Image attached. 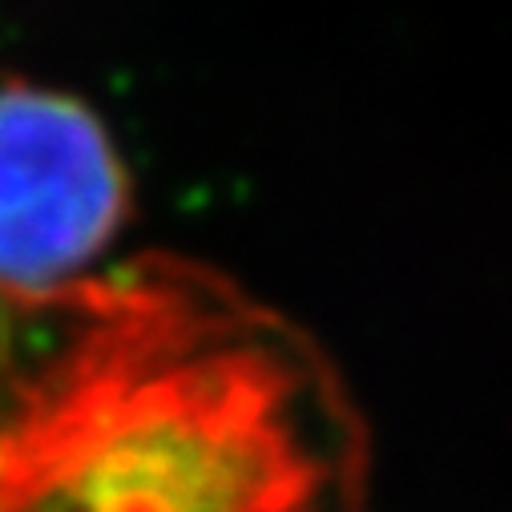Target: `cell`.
I'll list each match as a JSON object with an SVG mask.
<instances>
[{
    "label": "cell",
    "instance_id": "1",
    "mask_svg": "<svg viewBox=\"0 0 512 512\" xmlns=\"http://www.w3.org/2000/svg\"><path fill=\"white\" fill-rule=\"evenodd\" d=\"M0 400V512H355L359 424L323 359L206 275H101Z\"/></svg>",
    "mask_w": 512,
    "mask_h": 512
},
{
    "label": "cell",
    "instance_id": "2",
    "mask_svg": "<svg viewBox=\"0 0 512 512\" xmlns=\"http://www.w3.org/2000/svg\"><path fill=\"white\" fill-rule=\"evenodd\" d=\"M130 218V174L69 93L0 81V307L61 311Z\"/></svg>",
    "mask_w": 512,
    "mask_h": 512
}]
</instances>
